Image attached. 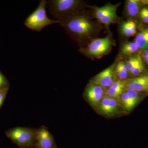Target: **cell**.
Wrapping results in <instances>:
<instances>
[{
	"label": "cell",
	"mask_w": 148,
	"mask_h": 148,
	"mask_svg": "<svg viewBox=\"0 0 148 148\" xmlns=\"http://www.w3.org/2000/svg\"><path fill=\"white\" fill-rule=\"evenodd\" d=\"M122 108L119 98L105 95L96 110L98 113L108 117L115 116L119 114Z\"/></svg>",
	"instance_id": "cell-8"
},
{
	"label": "cell",
	"mask_w": 148,
	"mask_h": 148,
	"mask_svg": "<svg viewBox=\"0 0 148 148\" xmlns=\"http://www.w3.org/2000/svg\"><path fill=\"white\" fill-rule=\"evenodd\" d=\"M36 139L38 148H54L52 136L45 127H42L36 132Z\"/></svg>",
	"instance_id": "cell-13"
},
{
	"label": "cell",
	"mask_w": 148,
	"mask_h": 148,
	"mask_svg": "<svg viewBox=\"0 0 148 148\" xmlns=\"http://www.w3.org/2000/svg\"><path fill=\"white\" fill-rule=\"evenodd\" d=\"M7 84L5 77L0 72V89L5 88Z\"/></svg>",
	"instance_id": "cell-24"
},
{
	"label": "cell",
	"mask_w": 148,
	"mask_h": 148,
	"mask_svg": "<svg viewBox=\"0 0 148 148\" xmlns=\"http://www.w3.org/2000/svg\"><path fill=\"white\" fill-rule=\"evenodd\" d=\"M138 17L142 24L148 27V6H143L141 8Z\"/></svg>",
	"instance_id": "cell-21"
},
{
	"label": "cell",
	"mask_w": 148,
	"mask_h": 148,
	"mask_svg": "<svg viewBox=\"0 0 148 148\" xmlns=\"http://www.w3.org/2000/svg\"><path fill=\"white\" fill-rule=\"evenodd\" d=\"M119 99L122 108L125 112H130L136 106L125 91L120 96Z\"/></svg>",
	"instance_id": "cell-19"
},
{
	"label": "cell",
	"mask_w": 148,
	"mask_h": 148,
	"mask_svg": "<svg viewBox=\"0 0 148 148\" xmlns=\"http://www.w3.org/2000/svg\"><path fill=\"white\" fill-rule=\"evenodd\" d=\"M106 88L89 81L85 88L84 95L91 107L96 110L106 95Z\"/></svg>",
	"instance_id": "cell-7"
},
{
	"label": "cell",
	"mask_w": 148,
	"mask_h": 148,
	"mask_svg": "<svg viewBox=\"0 0 148 148\" xmlns=\"http://www.w3.org/2000/svg\"><path fill=\"white\" fill-rule=\"evenodd\" d=\"M117 60L118 57H116L111 66L92 77L89 82L98 84L106 89L110 87L116 79L115 69Z\"/></svg>",
	"instance_id": "cell-9"
},
{
	"label": "cell",
	"mask_w": 148,
	"mask_h": 148,
	"mask_svg": "<svg viewBox=\"0 0 148 148\" xmlns=\"http://www.w3.org/2000/svg\"><path fill=\"white\" fill-rule=\"evenodd\" d=\"M93 18L90 11L86 10L59 21V24L80 48L83 47L97 38L103 28L102 24Z\"/></svg>",
	"instance_id": "cell-1"
},
{
	"label": "cell",
	"mask_w": 148,
	"mask_h": 148,
	"mask_svg": "<svg viewBox=\"0 0 148 148\" xmlns=\"http://www.w3.org/2000/svg\"><path fill=\"white\" fill-rule=\"evenodd\" d=\"M8 90V88L7 87L0 89V107L3 102Z\"/></svg>",
	"instance_id": "cell-23"
},
{
	"label": "cell",
	"mask_w": 148,
	"mask_h": 148,
	"mask_svg": "<svg viewBox=\"0 0 148 148\" xmlns=\"http://www.w3.org/2000/svg\"><path fill=\"white\" fill-rule=\"evenodd\" d=\"M121 4L120 3L116 4H112L108 3L101 7L96 6H88V7L92 18H95L109 30L110 25L115 23L118 24L122 18L118 16L116 14L118 8Z\"/></svg>",
	"instance_id": "cell-4"
},
{
	"label": "cell",
	"mask_w": 148,
	"mask_h": 148,
	"mask_svg": "<svg viewBox=\"0 0 148 148\" xmlns=\"http://www.w3.org/2000/svg\"><path fill=\"white\" fill-rule=\"evenodd\" d=\"M138 32L135 39L140 51L148 49V27H143Z\"/></svg>",
	"instance_id": "cell-18"
},
{
	"label": "cell",
	"mask_w": 148,
	"mask_h": 148,
	"mask_svg": "<svg viewBox=\"0 0 148 148\" xmlns=\"http://www.w3.org/2000/svg\"><path fill=\"white\" fill-rule=\"evenodd\" d=\"M117 57L118 60L115 69L116 79L126 80L130 78L127 65L124 59L120 58L119 56Z\"/></svg>",
	"instance_id": "cell-17"
},
{
	"label": "cell",
	"mask_w": 148,
	"mask_h": 148,
	"mask_svg": "<svg viewBox=\"0 0 148 148\" xmlns=\"http://www.w3.org/2000/svg\"><path fill=\"white\" fill-rule=\"evenodd\" d=\"M118 24L119 33L124 40L136 36L138 33L139 27L137 19L122 18Z\"/></svg>",
	"instance_id": "cell-11"
},
{
	"label": "cell",
	"mask_w": 148,
	"mask_h": 148,
	"mask_svg": "<svg viewBox=\"0 0 148 148\" xmlns=\"http://www.w3.org/2000/svg\"><path fill=\"white\" fill-rule=\"evenodd\" d=\"M126 89V80L116 79L112 86L106 89V95L114 98H119Z\"/></svg>",
	"instance_id": "cell-16"
},
{
	"label": "cell",
	"mask_w": 148,
	"mask_h": 148,
	"mask_svg": "<svg viewBox=\"0 0 148 148\" xmlns=\"http://www.w3.org/2000/svg\"><path fill=\"white\" fill-rule=\"evenodd\" d=\"M139 51L140 49L135 41L128 42L125 40L121 45L118 56L121 58H127L131 56L138 54V52L140 51Z\"/></svg>",
	"instance_id": "cell-15"
},
{
	"label": "cell",
	"mask_w": 148,
	"mask_h": 148,
	"mask_svg": "<svg viewBox=\"0 0 148 148\" xmlns=\"http://www.w3.org/2000/svg\"><path fill=\"white\" fill-rule=\"evenodd\" d=\"M147 84L145 75L131 77L126 80V89L140 92H146Z\"/></svg>",
	"instance_id": "cell-14"
},
{
	"label": "cell",
	"mask_w": 148,
	"mask_h": 148,
	"mask_svg": "<svg viewBox=\"0 0 148 148\" xmlns=\"http://www.w3.org/2000/svg\"><path fill=\"white\" fill-rule=\"evenodd\" d=\"M47 2L49 12L59 22L88 8V5L80 0H49Z\"/></svg>",
	"instance_id": "cell-2"
},
{
	"label": "cell",
	"mask_w": 148,
	"mask_h": 148,
	"mask_svg": "<svg viewBox=\"0 0 148 148\" xmlns=\"http://www.w3.org/2000/svg\"><path fill=\"white\" fill-rule=\"evenodd\" d=\"M143 6L141 0L125 1L123 11L125 19H137Z\"/></svg>",
	"instance_id": "cell-12"
},
{
	"label": "cell",
	"mask_w": 148,
	"mask_h": 148,
	"mask_svg": "<svg viewBox=\"0 0 148 148\" xmlns=\"http://www.w3.org/2000/svg\"><path fill=\"white\" fill-rule=\"evenodd\" d=\"M123 59L127 65L130 77L140 76L146 71L145 65L139 53Z\"/></svg>",
	"instance_id": "cell-10"
},
{
	"label": "cell",
	"mask_w": 148,
	"mask_h": 148,
	"mask_svg": "<svg viewBox=\"0 0 148 148\" xmlns=\"http://www.w3.org/2000/svg\"><path fill=\"white\" fill-rule=\"evenodd\" d=\"M125 91L127 93V95L136 106L140 101H142L144 97L143 92H138L135 90L127 89H125Z\"/></svg>",
	"instance_id": "cell-20"
},
{
	"label": "cell",
	"mask_w": 148,
	"mask_h": 148,
	"mask_svg": "<svg viewBox=\"0 0 148 148\" xmlns=\"http://www.w3.org/2000/svg\"><path fill=\"white\" fill-rule=\"evenodd\" d=\"M115 45V41L112 33L109 32L104 38H97L92 40L87 45L79 48L78 51L88 58L94 60L108 54Z\"/></svg>",
	"instance_id": "cell-3"
},
{
	"label": "cell",
	"mask_w": 148,
	"mask_h": 148,
	"mask_svg": "<svg viewBox=\"0 0 148 148\" xmlns=\"http://www.w3.org/2000/svg\"><path fill=\"white\" fill-rule=\"evenodd\" d=\"M148 93V83L147 82V85H146V92Z\"/></svg>",
	"instance_id": "cell-26"
},
{
	"label": "cell",
	"mask_w": 148,
	"mask_h": 148,
	"mask_svg": "<svg viewBox=\"0 0 148 148\" xmlns=\"http://www.w3.org/2000/svg\"><path fill=\"white\" fill-rule=\"evenodd\" d=\"M6 133L14 143L22 148L29 147L32 145L36 136V132L33 130L21 127L12 128Z\"/></svg>",
	"instance_id": "cell-6"
},
{
	"label": "cell",
	"mask_w": 148,
	"mask_h": 148,
	"mask_svg": "<svg viewBox=\"0 0 148 148\" xmlns=\"http://www.w3.org/2000/svg\"><path fill=\"white\" fill-rule=\"evenodd\" d=\"M140 53L143 62L145 66H148V49L143 51H140Z\"/></svg>",
	"instance_id": "cell-22"
},
{
	"label": "cell",
	"mask_w": 148,
	"mask_h": 148,
	"mask_svg": "<svg viewBox=\"0 0 148 148\" xmlns=\"http://www.w3.org/2000/svg\"><path fill=\"white\" fill-rule=\"evenodd\" d=\"M142 3L144 6H148V0H141Z\"/></svg>",
	"instance_id": "cell-25"
},
{
	"label": "cell",
	"mask_w": 148,
	"mask_h": 148,
	"mask_svg": "<svg viewBox=\"0 0 148 148\" xmlns=\"http://www.w3.org/2000/svg\"><path fill=\"white\" fill-rule=\"evenodd\" d=\"M47 1L42 0L37 8L29 14L24 22L25 26L32 31L40 32L49 25L59 24L57 20H52L48 17L46 6Z\"/></svg>",
	"instance_id": "cell-5"
}]
</instances>
